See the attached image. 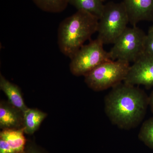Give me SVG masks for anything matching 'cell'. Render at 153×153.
Masks as SVG:
<instances>
[{
    "label": "cell",
    "instance_id": "cell-1",
    "mask_svg": "<svg viewBox=\"0 0 153 153\" xmlns=\"http://www.w3.org/2000/svg\"><path fill=\"white\" fill-rule=\"evenodd\" d=\"M149 105V97L136 85L121 82L113 87L105 98V111L111 123L128 130L139 125Z\"/></svg>",
    "mask_w": 153,
    "mask_h": 153
},
{
    "label": "cell",
    "instance_id": "cell-2",
    "mask_svg": "<svg viewBox=\"0 0 153 153\" xmlns=\"http://www.w3.org/2000/svg\"><path fill=\"white\" fill-rule=\"evenodd\" d=\"M98 21L93 15L80 10L63 20L57 31V44L62 54L71 59L97 32Z\"/></svg>",
    "mask_w": 153,
    "mask_h": 153
},
{
    "label": "cell",
    "instance_id": "cell-3",
    "mask_svg": "<svg viewBox=\"0 0 153 153\" xmlns=\"http://www.w3.org/2000/svg\"><path fill=\"white\" fill-rule=\"evenodd\" d=\"M129 23L123 2H109L104 5L99 19L97 38L103 44H114Z\"/></svg>",
    "mask_w": 153,
    "mask_h": 153
},
{
    "label": "cell",
    "instance_id": "cell-4",
    "mask_svg": "<svg viewBox=\"0 0 153 153\" xmlns=\"http://www.w3.org/2000/svg\"><path fill=\"white\" fill-rule=\"evenodd\" d=\"M130 63L122 60H109L97 66L84 76L89 88L99 91L114 87L124 81Z\"/></svg>",
    "mask_w": 153,
    "mask_h": 153
},
{
    "label": "cell",
    "instance_id": "cell-5",
    "mask_svg": "<svg viewBox=\"0 0 153 153\" xmlns=\"http://www.w3.org/2000/svg\"><path fill=\"white\" fill-rule=\"evenodd\" d=\"M146 34L137 26L127 27L108 52L111 60L135 62L144 54Z\"/></svg>",
    "mask_w": 153,
    "mask_h": 153
},
{
    "label": "cell",
    "instance_id": "cell-6",
    "mask_svg": "<svg viewBox=\"0 0 153 153\" xmlns=\"http://www.w3.org/2000/svg\"><path fill=\"white\" fill-rule=\"evenodd\" d=\"M104 44L97 38L84 45L71 58L69 69L73 75L85 76L97 66L110 60Z\"/></svg>",
    "mask_w": 153,
    "mask_h": 153
},
{
    "label": "cell",
    "instance_id": "cell-7",
    "mask_svg": "<svg viewBox=\"0 0 153 153\" xmlns=\"http://www.w3.org/2000/svg\"><path fill=\"white\" fill-rule=\"evenodd\" d=\"M123 82L133 85L153 86V57L143 54L130 66Z\"/></svg>",
    "mask_w": 153,
    "mask_h": 153
},
{
    "label": "cell",
    "instance_id": "cell-8",
    "mask_svg": "<svg viewBox=\"0 0 153 153\" xmlns=\"http://www.w3.org/2000/svg\"><path fill=\"white\" fill-rule=\"evenodd\" d=\"M129 21L133 26L142 21H153V0H123Z\"/></svg>",
    "mask_w": 153,
    "mask_h": 153
},
{
    "label": "cell",
    "instance_id": "cell-9",
    "mask_svg": "<svg viewBox=\"0 0 153 153\" xmlns=\"http://www.w3.org/2000/svg\"><path fill=\"white\" fill-rule=\"evenodd\" d=\"M24 114L9 101L0 102V128L2 130L23 128Z\"/></svg>",
    "mask_w": 153,
    "mask_h": 153
},
{
    "label": "cell",
    "instance_id": "cell-10",
    "mask_svg": "<svg viewBox=\"0 0 153 153\" xmlns=\"http://www.w3.org/2000/svg\"><path fill=\"white\" fill-rule=\"evenodd\" d=\"M0 89L7 96L8 101L11 104L23 112L27 109L19 86L10 82L1 74L0 75Z\"/></svg>",
    "mask_w": 153,
    "mask_h": 153
},
{
    "label": "cell",
    "instance_id": "cell-11",
    "mask_svg": "<svg viewBox=\"0 0 153 153\" xmlns=\"http://www.w3.org/2000/svg\"><path fill=\"white\" fill-rule=\"evenodd\" d=\"M23 128L25 133L32 135L37 131L47 117V114L37 108H28L23 112Z\"/></svg>",
    "mask_w": 153,
    "mask_h": 153
},
{
    "label": "cell",
    "instance_id": "cell-12",
    "mask_svg": "<svg viewBox=\"0 0 153 153\" xmlns=\"http://www.w3.org/2000/svg\"><path fill=\"white\" fill-rule=\"evenodd\" d=\"M24 133L23 128L2 130L0 133V138L8 143L16 152L24 153L26 142Z\"/></svg>",
    "mask_w": 153,
    "mask_h": 153
},
{
    "label": "cell",
    "instance_id": "cell-13",
    "mask_svg": "<svg viewBox=\"0 0 153 153\" xmlns=\"http://www.w3.org/2000/svg\"><path fill=\"white\" fill-rule=\"evenodd\" d=\"M103 0H68L77 10L85 11L100 19L104 10Z\"/></svg>",
    "mask_w": 153,
    "mask_h": 153
},
{
    "label": "cell",
    "instance_id": "cell-14",
    "mask_svg": "<svg viewBox=\"0 0 153 153\" xmlns=\"http://www.w3.org/2000/svg\"><path fill=\"white\" fill-rule=\"evenodd\" d=\"M39 8L50 13H61L67 7L68 0H33Z\"/></svg>",
    "mask_w": 153,
    "mask_h": 153
},
{
    "label": "cell",
    "instance_id": "cell-15",
    "mask_svg": "<svg viewBox=\"0 0 153 153\" xmlns=\"http://www.w3.org/2000/svg\"><path fill=\"white\" fill-rule=\"evenodd\" d=\"M138 137L145 144L153 149V117L143 123Z\"/></svg>",
    "mask_w": 153,
    "mask_h": 153
},
{
    "label": "cell",
    "instance_id": "cell-16",
    "mask_svg": "<svg viewBox=\"0 0 153 153\" xmlns=\"http://www.w3.org/2000/svg\"><path fill=\"white\" fill-rule=\"evenodd\" d=\"M144 54L153 57V25L146 34Z\"/></svg>",
    "mask_w": 153,
    "mask_h": 153
},
{
    "label": "cell",
    "instance_id": "cell-17",
    "mask_svg": "<svg viewBox=\"0 0 153 153\" xmlns=\"http://www.w3.org/2000/svg\"><path fill=\"white\" fill-rule=\"evenodd\" d=\"M0 153H18L8 143L4 140L0 139Z\"/></svg>",
    "mask_w": 153,
    "mask_h": 153
},
{
    "label": "cell",
    "instance_id": "cell-18",
    "mask_svg": "<svg viewBox=\"0 0 153 153\" xmlns=\"http://www.w3.org/2000/svg\"><path fill=\"white\" fill-rule=\"evenodd\" d=\"M26 153H41L38 148L33 145L28 146Z\"/></svg>",
    "mask_w": 153,
    "mask_h": 153
},
{
    "label": "cell",
    "instance_id": "cell-19",
    "mask_svg": "<svg viewBox=\"0 0 153 153\" xmlns=\"http://www.w3.org/2000/svg\"><path fill=\"white\" fill-rule=\"evenodd\" d=\"M149 105L150 106L151 111L153 113V91L149 97Z\"/></svg>",
    "mask_w": 153,
    "mask_h": 153
}]
</instances>
